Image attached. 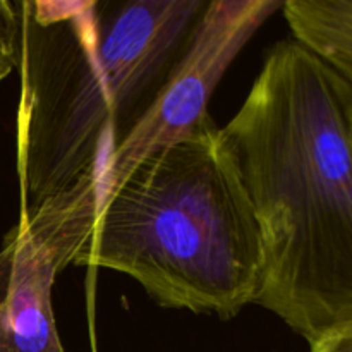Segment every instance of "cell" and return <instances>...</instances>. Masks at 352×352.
<instances>
[{"label":"cell","instance_id":"7","mask_svg":"<svg viewBox=\"0 0 352 352\" xmlns=\"http://www.w3.org/2000/svg\"><path fill=\"white\" fill-rule=\"evenodd\" d=\"M19 12L16 2L0 0V82L17 67Z\"/></svg>","mask_w":352,"mask_h":352},{"label":"cell","instance_id":"4","mask_svg":"<svg viewBox=\"0 0 352 352\" xmlns=\"http://www.w3.org/2000/svg\"><path fill=\"white\" fill-rule=\"evenodd\" d=\"M105 201L103 165L45 199L0 248V352H65L54 311L57 275L91 239Z\"/></svg>","mask_w":352,"mask_h":352},{"label":"cell","instance_id":"2","mask_svg":"<svg viewBox=\"0 0 352 352\" xmlns=\"http://www.w3.org/2000/svg\"><path fill=\"white\" fill-rule=\"evenodd\" d=\"M19 217L116 148L167 81L205 0L16 2Z\"/></svg>","mask_w":352,"mask_h":352},{"label":"cell","instance_id":"5","mask_svg":"<svg viewBox=\"0 0 352 352\" xmlns=\"http://www.w3.org/2000/svg\"><path fill=\"white\" fill-rule=\"evenodd\" d=\"M282 6V0L206 2L184 52L151 105L102 158L105 201L144 158L188 136L208 117V102L223 72Z\"/></svg>","mask_w":352,"mask_h":352},{"label":"cell","instance_id":"1","mask_svg":"<svg viewBox=\"0 0 352 352\" xmlns=\"http://www.w3.org/2000/svg\"><path fill=\"white\" fill-rule=\"evenodd\" d=\"M263 246L254 305L308 340L352 325V85L282 40L222 127Z\"/></svg>","mask_w":352,"mask_h":352},{"label":"cell","instance_id":"3","mask_svg":"<svg viewBox=\"0 0 352 352\" xmlns=\"http://www.w3.org/2000/svg\"><path fill=\"white\" fill-rule=\"evenodd\" d=\"M76 265L134 278L157 305L223 320L254 302L263 246L222 127L144 158L107 198Z\"/></svg>","mask_w":352,"mask_h":352},{"label":"cell","instance_id":"8","mask_svg":"<svg viewBox=\"0 0 352 352\" xmlns=\"http://www.w3.org/2000/svg\"><path fill=\"white\" fill-rule=\"evenodd\" d=\"M309 352H352V325L332 330L313 340Z\"/></svg>","mask_w":352,"mask_h":352},{"label":"cell","instance_id":"6","mask_svg":"<svg viewBox=\"0 0 352 352\" xmlns=\"http://www.w3.org/2000/svg\"><path fill=\"white\" fill-rule=\"evenodd\" d=\"M292 38L352 85V0H285Z\"/></svg>","mask_w":352,"mask_h":352}]
</instances>
